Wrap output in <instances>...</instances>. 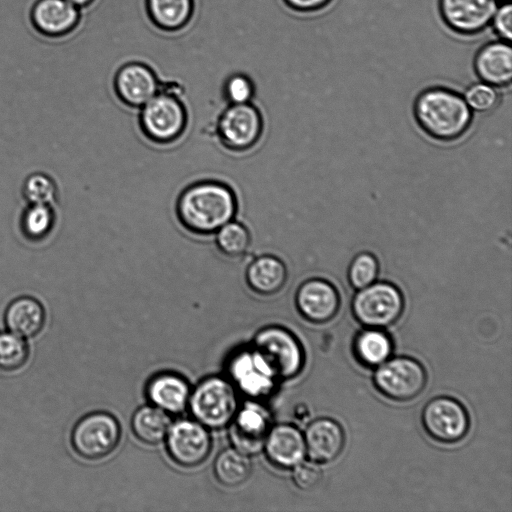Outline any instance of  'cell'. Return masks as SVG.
Listing matches in <instances>:
<instances>
[{
	"instance_id": "cell-1",
	"label": "cell",
	"mask_w": 512,
	"mask_h": 512,
	"mask_svg": "<svg viewBox=\"0 0 512 512\" xmlns=\"http://www.w3.org/2000/svg\"><path fill=\"white\" fill-rule=\"evenodd\" d=\"M238 198L227 183L205 179L187 185L177 196L175 214L180 225L196 236L214 235L235 219Z\"/></svg>"
},
{
	"instance_id": "cell-2",
	"label": "cell",
	"mask_w": 512,
	"mask_h": 512,
	"mask_svg": "<svg viewBox=\"0 0 512 512\" xmlns=\"http://www.w3.org/2000/svg\"><path fill=\"white\" fill-rule=\"evenodd\" d=\"M413 114L425 134L442 142L463 136L473 118L463 95L442 86L422 90L415 98Z\"/></svg>"
},
{
	"instance_id": "cell-3",
	"label": "cell",
	"mask_w": 512,
	"mask_h": 512,
	"mask_svg": "<svg viewBox=\"0 0 512 512\" xmlns=\"http://www.w3.org/2000/svg\"><path fill=\"white\" fill-rule=\"evenodd\" d=\"M182 93V86L177 82L162 81L160 91L139 108V128L151 143L169 145L185 133L188 111Z\"/></svg>"
},
{
	"instance_id": "cell-4",
	"label": "cell",
	"mask_w": 512,
	"mask_h": 512,
	"mask_svg": "<svg viewBox=\"0 0 512 512\" xmlns=\"http://www.w3.org/2000/svg\"><path fill=\"white\" fill-rule=\"evenodd\" d=\"M188 408L210 431L224 429L239 408L238 391L227 377H206L191 389Z\"/></svg>"
},
{
	"instance_id": "cell-5",
	"label": "cell",
	"mask_w": 512,
	"mask_h": 512,
	"mask_svg": "<svg viewBox=\"0 0 512 512\" xmlns=\"http://www.w3.org/2000/svg\"><path fill=\"white\" fill-rule=\"evenodd\" d=\"M121 426L117 418L107 411H92L74 424L70 444L77 456L97 461L112 454L120 443Z\"/></svg>"
},
{
	"instance_id": "cell-6",
	"label": "cell",
	"mask_w": 512,
	"mask_h": 512,
	"mask_svg": "<svg viewBox=\"0 0 512 512\" xmlns=\"http://www.w3.org/2000/svg\"><path fill=\"white\" fill-rule=\"evenodd\" d=\"M263 132V115L253 102L227 105L215 125L219 143L233 153L253 149L260 142Z\"/></svg>"
},
{
	"instance_id": "cell-7",
	"label": "cell",
	"mask_w": 512,
	"mask_h": 512,
	"mask_svg": "<svg viewBox=\"0 0 512 512\" xmlns=\"http://www.w3.org/2000/svg\"><path fill=\"white\" fill-rule=\"evenodd\" d=\"M355 319L367 328L383 329L395 323L404 309L400 289L387 281H375L357 290L352 299Z\"/></svg>"
},
{
	"instance_id": "cell-8",
	"label": "cell",
	"mask_w": 512,
	"mask_h": 512,
	"mask_svg": "<svg viewBox=\"0 0 512 512\" xmlns=\"http://www.w3.org/2000/svg\"><path fill=\"white\" fill-rule=\"evenodd\" d=\"M226 371L236 390L253 400L270 395L279 381L270 364L253 345L232 353Z\"/></svg>"
},
{
	"instance_id": "cell-9",
	"label": "cell",
	"mask_w": 512,
	"mask_h": 512,
	"mask_svg": "<svg viewBox=\"0 0 512 512\" xmlns=\"http://www.w3.org/2000/svg\"><path fill=\"white\" fill-rule=\"evenodd\" d=\"M252 345L267 360L279 380L296 377L304 366L301 343L283 327L272 325L260 329Z\"/></svg>"
},
{
	"instance_id": "cell-10",
	"label": "cell",
	"mask_w": 512,
	"mask_h": 512,
	"mask_svg": "<svg viewBox=\"0 0 512 512\" xmlns=\"http://www.w3.org/2000/svg\"><path fill=\"white\" fill-rule=\"evenodd\" d=\"M373 380L377 390L385 397L394 401H408L422 392L427 375L418 360L397 356L377 366Z\"/></svg>"
},
{
	"instance_id": "cell-11",
	"label": "cell",
	"mask_w": 512,
	"mask_h": 512,
	"mask_svg": "<svg viewBox=\"0 0 512 512\" xmlns=\"http://www.w3.org/2000/svg\"><path fill=\"white\" fill-rule=\"evenodd\" d=\"M164 441L169 458L186 469L200 466L212 450L210 430L193 418L172 423Z\"/></svg>"
},
{
	"instance_id": "cell-12",
	"label": "cell",
	"mask_w": 512,
	"mask_h": 512,
	"mask_svg": "<svg viewBox=\"0 0 512 512\" xmlns=\"http://www.w3.org/2000/svg\"><path fill=\"white\" fill-rule=\"evenodd\" d=\"M112 85L122 104L139 109L160 91L162 80L148 63L131 60L117 68Z\"/></svg>"
},
{
	"instance_id": "cell-13",
	"label": "cell",
	"mask_w": 512,
	"mask_h": 512,
	"mask_svg": "<svg viewBox=\"0 0 512 512\" xmlns=\"http://www.w3.org/2000/svg\"><path fill=\"white\" fill-rule=\"evenodd\" d=\"M427 434L442 443H454L468 432L470 421L465 407L456 399L440 396L431 399L422 410Z\"/></svg>"
},
{
	"instance_id": "cell-14",
	"label": "cell",
	"mask_w": 512,
	"mask_h": 512,
	"mask_svg": "<svg viewBox=\"0 0 512 512\" xmlns=\"http://www.w3.org/2000/svg\"><path fill=\"white\" fill-rule=\"evenodd\" d=\"M498 0H438L439 15L457 35L472 37L490 27Z\"/></svg>"
},
{
	"instance_id": "cell-15",
	"label": "cell",
	"mask_w": 512,
	"mask_h": 512,
	"mask_svg": "<svg viewBox=\"0 0 512 512\" xmlns=\"http://www.w3.org/2000/svg\"><path fill=\"white\" fill-rule=\"evenodd\" d=\"M271 426L268 409L259 401L250 399L239 406L228 426L232 446L249 456L258 454Z\"/></svg>"
},
{
	"instance_id": "cell-16",
	"label": "cell",
	"mask_w": 512,
	"mask_h": 512,
	"mask_svg": "<svg viewBox=\"0 0 512 512\" xmlns=\"http://www.w3.org/2000/svg\"><path fill=\"white\" fill-rule=\"evenodd\" d=\"M295 304L299 313L313 323H325L337 314L340 296L335 286L322 278H310L298 287Z\"/></svg>"
},
{
	"instance_id": "cell-17",
	"label": "cell",
	"mask_w": 512,
	"mask_h": 512,
	"mask_svg": "<svg viewBox=\"0 0 512 512\" xmlns=\"http://www.w3.org/2000/svg\"><path fill=\"white\" fill-rule=\"evenodd\" d=\"M80 9L67 0H37L30 11L34 29L47 38H62L80 24Z\"/></svg>"
},
{
	"instance_id": "cell-18",
	"label": "cell",
	"mask_w": 512,
	"mask_h": 512,
	"mask_svg": "<svg viewBox=\"0 0 512 512\" xmlns=\"http://www.w3.org/2000/svg\"><path fill=\"white\" fill-rule=\"evenodd\" d=\"M266 459L275 468L293 469L306 455L304 436L291 424L271 426L262 448Z\"/></svg>"
},
{
	"instance_id": "cell-19",
	"label": "cell",
	"mask_w": 512,
	"mask_h": 512,
	"mask_svg": "<svg viewBox=\"0 0 512 512\" xmlns=\"http://www.w3.org/2000/svg\"><path fill=\"white\" fill-rule=\"evenodd\" d=\"M473 68L480 81L494 87H508L512 80V48L509 41L497 39L478 49Z\"/></svg>"
},
{
	"instance_id": "cell-20",
	"label": "cell",
	"mask_w": 512,
	"mask_h": 512,
	"mask_svg": "<svg viewBox=\"0 0 512 512\" xmlns=\"http://www.w3.org/2000/svg\"><path fill=\"white\" fill-rule=\"evenodd\" d=\"M191 388L180 374L165 371L153 375L145 387L149 404L169 415L180 414L188 408Z\"/></svg>"
},
{
	"instance_id": "cell-21",
	"label": "cell",
	"mask_w": 512,
	"mask_h": 512,
	"mask_svg": "<svg viewBox=\"0 0 512 512\" xmlns=\"http://www.w3.org/2000/svg\"><path fill=\"white\" fill-rule=\"evenodd\" d=\"M306 454L320 464L334 461L342 452L345 433L341 425L331 418L313 420L303 434Z\"/></svg>"
},
{
	"instance_id": "cell-22",
	"label": "cell",
	"mask_w": 512,
	"mask_h": 512,
	"mask_svg": "<svg viewBox=\"0 0 512 512\" xmlns=\"http://www.w3.org/2000/svg\"><path fill=\"white\" fill-rule=\"evenodd\" d=\"M150 24L165 34L187 29L196 13V0H143Z\"/></svg>"
},
{
	"instance_id": "cell-23",
	"label": "cell",
	"mask_w": 512,
	"mask_h": 512,
	"mask_svg": "<svg viewBox=\"0 0 512 512\" xmlns=\"http://www.w3.org/2000/svg\"><path fill=\"white\" fill-rule=\"evenodd\" d=\"M288 278L285 263L272 254H262L252 259L245 269V281L257 295L272 296L281 291Z\"/></svg>"
},
{
	"instance_id": "cell-24",
	"label": "cell",
	"mask_w": 512,
	"mask_h": 512,
	"mask_svg": "<svg viewBox=\"0 0 512 512\" xmlns=\"http://www.w3.org/2000/svg\"><path fill=\"white\" fill-rule=\"evenodd\" d=\"M4 323L8 331L24 339L33 338L45 326L46 311L38 299L28 295L19 296L6 307Z\"/></svg>"
},
{
	"instance_id": "cell-25",
	"label": "cell",
	"mask_w": 512,
	"mask_h": 512,
	"mask_svg": "<svg viewBox=\"0 0 512 512\" xmlns=\"http://www.w3.org/2000/svg\"><path fill=\"white\" fill-rule=\"evenodd\" d=\"M171 424V416L151 404L139 407L131 417V429L134 436L149 446L161 444L165 440Z\"/></svg>"
},
{
	"instance_id": "cell-26",
	"label": "cell",
	"mask_w": 512,
	"mask_h": 512,
	"mask_svg": "<svg viewBox=\"0 0 512 512\" xmlns=\"http://www.w3.org/2000/svg\"><path fill=\"white\" fill-rule=\"evenodd\" d=\"M251 456L228 447L218 453L213 464V473L218 483L227 488L244 484L252 474Z\"/></svg>"
},
{
	"instance_id": "cell-27",
	"label": "cell",
	"mask_w": 512,
	"mask_h": 512,
	"mask_svg": "<svg viewBox=\"0 0 512 512\" xmlns=\"http://www.w3.org/2000/svg\"><path fill=\"white\" fill-rule=\"evenodd\" d=\"M354 355L367 367H377L390 358L393 343L390 336L379 328H367L354 339Z\"/></svg>"
},
{
	"instance_id": "cell-28",
	"label": "cell",
	"mask_w": 512,
	"mask_h": 512,
	"mask_svg": "<svg viewBox=\"0 0 512 512\" xmlns=\"http://www.w3.org/2000/svg\"><path fill=\"white\" fill-rule=\"evenodd\" d=\"M214 241L222 255L230 259H240L248 253L252 237L245 224L233 219L214 234Z\"/></svg>"
},
{
	"instance_id": "cell-29",
	"label": "cell",
	"mask_w": 512,
	"mask_h": 512,
	"mask_svg": "<svg viewBox=\"0 0 512 512\" xmlns=\"http://www.w3.org/2000/svg\"><path fill=\"white\" fill-rule=\"evenodd\" d=\"M55 225V212L49 204H29L20 217L21 233L31 242L44 240Z\"/></svg>"
},
{
	"instance_id": "cell-30",
	"label": "cell",
	"mask_w": 512,
	"mask_h": 512,
	"mask_svg": "<svg viewBox=\"0 0 512 512\" xmlns=\"http://www.w3.org/2000/svg\"><path fill=\"white\" fill-rule=\"evenodd\" d=\"M29 356L30 349L24 338L10 331H0L1 372L12 373L22 369Z\"/></svg>"
},
{
	"instance_id": "cell-31",
	"label": "cell",
	"mask_w": 512,
	"mask_h": 512,
	"mask_svg": "<svg viewBox=\"0 0 512 512\" xmlns=\"http://www.w3.org/2000/svg\"><path fill=\"white\" fill-rule=\"evenodd\" d=\"M378 274L379 262L377 257L371 252L363 251L352 258L347 277L350 285L359 290L375 282Z\"/></svg>"
},
{
	"instance_id": "cell-32",
	"label": "cell",
	"mask_w": 512,
	"mask_h": 512,
	"mask_svg": "<svg viewBox=\"0 0 512 512\" xmlns=\"http://www.w3.org/2000/svg\"><path fill=\"white\" fill-rule=\"evenodd\" d=\"M22 193L29 204L51 205L56 199L57 187L49 175L33 173L25 179Z\"/></svg>"
},
{
	"instance_id": "cell-33",
	"label": "cell",
	"mask_w": 512,
	"mask_h": 512,
	"mask_svg": "<svg viewBox=\"0 0 512 512\" xmlns=\"http://www.w3.org/2000/svg\"><path fill=\"white\" fill-rule=\"evenodd\" d=\"M255 83L243 72L228 75L222 84V96L227 105L253 102Z\"/></svg>"
},
{
	"instance_id": "cell-34",
	"label": "cell",
	"mask_w": 512,
	"mask_h": 512,
	"mask_svg": "<svg viewBox=\"0 0 512 512\" xmlns=\"http://www.w3.org/2000/svg\"><path fill=\"white\" fill-rule=\"evenodd\" d=\"M463 97L472 111L481 113L493 110L499 101L497 88L482 81L470 85Z\"/></svg>"
},
{
	"instance_id": "cell-35",
	"label": "cell",
	"mask_w": 512,
	"mask_h": 512,
	"mask_svg": "<svg viewBox=\"0 0 512 512\" xmlns=\"http://www.w3.org/2000/svg\"><path fill=\"white\" fill-rule=\"evenodd\" d=\"M294 484L301 490H312L322 479V470L314 461H302L293 468Z\"/></svg>"
},
{
	"instance_id": "cell-36",
	"label": "cell",
	"mask_w": 512,
	"mask_h": 512,
	"mask_svg": "<svg viewBox=\"0 0 512 512\" xmlns=\"http://www.w3.org/2000/svg\"><path fill=\"white\" fill-rule=\"evenodd\" d=\"M490 26L498 39L511 41L512 39V5L509 1L498 5Z\"/></svg>"
},
{
	"instance_id": "cell-37",
	"label": "cell",
	"mask_w": 512,
	"mask_h": 512,
	"mask_svg": "<svg viewBox=\"0 0 512 512\" xmlns=\"http://www.w3.org/2000/svg\"><path fill=\"white\" fill-rule=\"evenodd\" d=\"M333 0H282L291 11L299 14H312L325 9Z\"/></svg>"
},
{
	"instance_id": "cell-38",
	"label": "cell",
	"mask_w": 512,
	"mask_h": 512,
	"mask_svg": "<svg viewBox=\"0 0 512 512\" xmlns=\"http://www.w3.org/2000/svg\"><path fill=\"white\" fill-rule=\"evenodd\" d=\"M308 417H309V410L306 405L300 404L297 407H295V418L303 421Z\"/></svg>"
},
{
	"instance_id": "cell-39",
	"label": "cell",
	"mask_w": 512,
	"mask_h": 512,
	"mask_svg": "<svg viewBox=\"0 0 512 512\" xmlns=\"http://www.w3.org/2000/svg\"><path fill=\"white\" fill-rule=\"evenodd\" d=\"M79 9L91 6L96 0H67Z\"/></svg>"
}]
</instances>
